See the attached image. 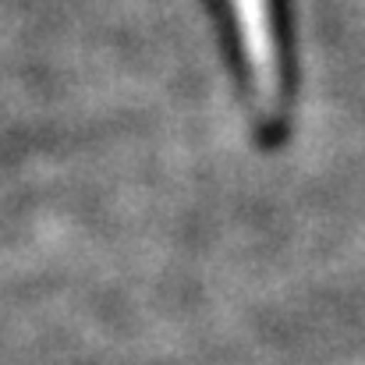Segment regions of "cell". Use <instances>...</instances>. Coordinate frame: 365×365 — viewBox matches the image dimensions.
Here are the masks:
<instances>
[{"instance_id":"cell-1","label":"cell","mask_w":365,"mask_h":365,"mask_svg":"<svg viewBox=\"0 0 365 365\" xmlns=\"http://www.w3.org/2000/svg\"><path fill=\"white\" fill-rule=\"evenodd\" d=\"M224 11L252 100L262 107V114H277L287 93V53L277 0H224Z\"/></svg>"}]
</instances>
